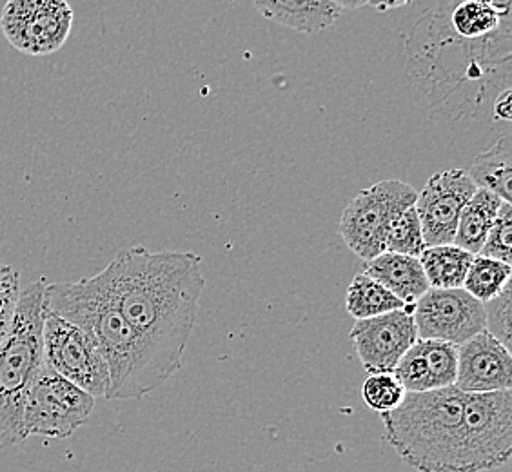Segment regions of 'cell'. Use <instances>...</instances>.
Returning <instances> with one entry per match:
<instances>
[{
  "label": "cell",
  "instance_id": "obj_1",
  "mask_svg": "<svg viewBox=\"0 0 512 472\" xmlns=\"http://www.w3.org/2000/svg\"><path fill=\"white\" fill-rule=\"evenodd\" d=\"M97 278L138 335L180 371L206 286L202 258L189 251L129 247Z\"/></svg>",
  "mask_w": 512,
  "mask_h": 472
},
{
  "label": "cell",
  "instance_id": "obj_2",
  "mask_svg": "<svg viewBox=\"0 0 512 472\" xmlns=\"http://www.w3.org/2000/svg\"><path fill=\"white\" fill-rule=\"evenodd\" d=\"M405 53L414 89L454 120L474 117L491 91L511 88L512 51L456 39L431 10L416 20Z\"/></svg>",
  "mask_w": 512,
  "mask_h": 472
},
{
  "label": "cell",
  "instance_id": "obj_3",
  "mask_svg": "<svg viewBox=\"0 0 512 472\" xmlns=\"http://www.w3.org/2000/svg\"><path fill=\"white\" fill-rule=\"evenodd\" d=\"M46 311L84 329L109 369L106 400H138L168 382L177 367L148 344L100 284L97 275L79 282L46 284Z\"/></svg>",
  "mask_w": 512,
  "mask_h": 472
},
{
  "label": "cell",
  "instance_id": "obj_4",
  "mask_svg": "<svg viewBox=\"0 0 512 472\" xmlns=\"http://www.w3.org/2000/svg\"><path fill=\"white\" fill-rule=\"evenodd\" d=\"M465 393L447 387L407 393L391 413L380 414L385 442L418 472H458Z\"/></svg>",
  "mask_w": 512,
  "mask_h": 472
},
{
  "label": "cell",
  "instance_id": "obj_5",
  "mask_svg": "<svg viewBox=\"0 0 512 472\" xmlns=\"http://www.w3.org/2000/svg\"><path fill=\"white\" fill-rule=\"evenodd\" d=\"M46 280L20 289L10 331L0 344V449L26 440L24 405L42 365Z\"/></svg>",
  "mask_w": 512,
  "mask_h": 472
},
{
  "label": "cell",
  "instance_id": "obj_6",
  "mask_svg": "<svg viewBox=\"0 0 512 472\" xmlns=\"http://www.w3.org/2000/svg\"><path fill=\"white\" fill-rule=\"evenodd\" d=\"M512 454V393H465L458 472L500 469Z\"/></svg>",
  "mask_w": 512,
  "mask_h": 472
},
{
  "label": "cell",
  "instance_id": "obj_7",
  "mask_svg": "<svg viewBox=\"0 0 512 472\" xmlns=\"http://www.w3.org/2000/svg\"><path fill=\"white\" fill-rule=\"evenodd\" d=\"M418 191L402 180H384L365 187L347 204L340 218V235L358 258L371 260L384 253L385 236L409 207Z\"/></svg>",
  "mask_w": 512,
  "mask_h": 472
},
{
  "label": "cell",
  "instance_id": "obj_8",
  "mask_svg": "<svg viewBox=\"0 0 512 472\" xmlns=\"http://www.w3.org/2000/svg\"><path fill=\"white\" fill-rule=\"evenodd\" d=\"M42 362L93 398H106L109 369L99 347L79 325L50 311L42 325Z\"/></svg>",
  "mask_w": 512,
  "mask_h": 472
},
{
  "label": "cell",
  "instance_id": "obj_9",
  "mask_svg": "<svg viewBox=\"0 0 512 472\" xmlns=\"http://www.w3.org/2000/svg\"><path fill=\"white\" fill-rule=\"evenodd\" d=\"M91 394L42 362L24 405V434L64 440L88 422L95 409Z\"/></svg>",
  "mask_w": 512,
  "mask_h": 472
},
{
  "label": "cell",
  "instance_id": "obj_10",
  "mask_svg": "<svg viewBox=\"0 0 512 472\" xmlns=\"http://www.w3.org/2000/svg\"><path fill=\"white\" fill-rule=\"evenodd\" d=\"M73 28L68 0H8L0 15V30L15 50L30 57L59 51Z\"/></svg>",
  "mask_w": 512,
  "mask_h": 472
},
{
  "label": "cell",
  "instance_id": "obj_11",
  "mask_svg": "<svg viewBox=\"0 0 512 472\" xmlns=\"http://www.w3.org/2000/svg\"><path fill=\"white\" fill-rule=\"evenodd\" d=\"M418 338L462 345L485 329V304L465 289H429L411 307Z\"/></svg>",
  "mask_w": 512,
  "mask_h": 472
},
{
  "label": "cell",
  "instance_id": "obj_12",
  "mask_svg": "<svg viewBox=\"0 0 512 472\" xmlns=\"http://www.w3.org/2000/svg\"><path fill=\"white\" fill-rule=\"evenodd\" d=\"M476 189L473 178L460 168L445 169L427 180L414 202L427 247L453 244L460 213Z\"/></svg>",
  "mask_w": 512,
  "mask_h": 472
},
{
  "label": "cell",
  "instance_id": "obj_13",
  "mask_svg": "<svg viewBox=\"0 0 512 472\" xmlns=\"http://www.w3.org/2000/svg\"><path fill=\"white\" fill-rule=\"evenodd\" d=\"M349 338L355 342L356 354L367 373H393L402 356L418 340L411 307L356 320Z\"/></svg>",
  "mask_w": 512,
  "mask_h": 472
},
{
  "label": "cell",
  "instance_id": "obj_14",
  "mask_svg": "<svg viewBox=\"0 0 512 472\" xmlns=\"http://www.w3.org/2000/svg\"><path fill=\"white\" fill-rule=\"evenodd\" d=\"M512 385L511 351L491 333H482L458 345L454 387L462 393H496Z\"/></svg>",
  "mask_w": 512,
  "mask_h": 472
},
{
  "label": "cell",
  "instance_id": "obj_15",
  "mask_svg": "<svg viewBox=\"0 0 512 472\" xmlns=\"http://www.w3.org/2000/svg\"><path fill=\"white\" fill-rule=\"evenodd\" d=\"M458 367V345L418 338L394 367V376L407 393H429L453 387Z\"/></svg>",
  "mask_w": 512,
  "mask_h": 472
},
{
  "label": "cell",
  "instance_id": "obj_16",
  "mask_svg": "<svg viewBox=\"0 0 512 472\" xmlns=\"http://www.w3.org/2000/svg\"><path fill=\"white\" fill-rule=\"evenodd\" d=\"M362 273L391 291L407 307H413L431 289L424 267L416 256L382 253L365 260Z\"/></svg>",
  "mask_w": 512,
  "mask_h": 472
},
{
  "label": "cell",
  "instance_id": "obj_17",
  "mask_svg": "<svg viewBox=\"0 0 512 472\" xmlns=\"http://www.w3.org/2000/svg\"><path fill=\"white\" fill-rule=\"evenodd\" d=\"M256 11L289 30L316 35L340 19V10L331 0H253Z\"/></svg>",
  "mask_w": 512,
  "mask_h": 472
},
{
  "label": "cell",
  "instance_id": "obj_18",
  "mask_svg": "<svg viewBox=\"0 0 512 472\" xmlns=\"http://www.w3.org/2000/svg\"><path fill=\"white\" fill-rule=\"evenodd\" d=\"M502 204V198L496 197L485 189H476V193L465 204L458 218L454 246L460 247L463 251H469L471 255H478L485 238L498 218Z\"/></svg>",
  "mask_w": 512,
  "mask_h": 472
},
{
  "label": "cell",
  "instance_id": "obj_19",
  "mask_svg": "<svg viewBox=\"0 0 512 472\" xmlns=\"http://www.w3.org/2000/svg\"><path fill=\"white\" fill-rule=\"evenodd\" d=\"M478 189L493 193L503 202L511 204L512 198V146L511 137L502 135L487 149L474 158L473 168L469 171Z\"/></svg>",
  "mask_w": 512,
  "mask_h": 472
},
{
  "label": "cell",
  "instance_id": "obj_20",
  "mask_svg": "<svg viewBox=\"0 0 512 472\" xmlns=\"http://www.w3.org/2000/svg\"><path fill=\"white\" fill-rule=\"evenodd\" d=\"M474 255L454 244L425 247L418 256L425 278L433 289H460L471 267Z\"/></svg>",
  "mask_w": 512,
  "mask_h": 472
},
{
  "label": "cell",
  "instance_id": "obj_21",
  "mask_svg": "<svg viewBox=\"0 0 512 472\" xmlns=\"http://www.w3.org/2000/svg\"><path fill=\"white\" fill-rule=\"evenodd\" d=\"M345 307H347V313L355 320H365V318H375L391 311H400L407 305L371 276L360 273L347 287Z\"/></svg>",
  "mask_w": 512,
  "mask_h": 472
},
{
  "label": "cell",
  "instance_id": "obj_22",
  "mask_svg": "<svg viewBox=\"0 0 512 472\" xmlns=\"http://www.w3.org/2000/svg\"><path fill=\"white\" fill-rule=\"evenodd\" d=\"M512 267L487 256L474 255L463 287L478 302L487 304L511 282Z\"/></svg>",
  "mask_w": 512,
  "mask_h": 472
},
{
  "label": "cell",
  "instance_id": "obj_23",
  "mask_svg": "<svg viewBox=\"0 0 512 472\" xmlns=\"http://www.w3.org/2000/svg\"><path fill=\"white\" fill-rule=\"evenodd\" d=\"M424 231L418 213L413 207H409L400 217L396 218L389 233L385 236L384 253H396V255L418 256L425 251Z\"/></svg>",
  "mask_w": 512,
  "mask_h": 472
},
{
  "label": "cell",
  "instance_id": "obj_24",
  "mask_svg": "<svg viewBox=\"0 0 512 472\" xmlns=\"http://www.w3.org/2000/svg\"><path fill=\"white\" fill-rule=\"evenodd\" d=\"M405 391L402 382L394 373L369 374L362 384V398L369 409L378 414L391 413L404 402Z\"/></svg>",
  "mask_w": 512,
  "mask_h": 472
},
{
  "label": "cell",
  "instance_id": "obj_25",
  "mask_svg": "<svg viewBox=\"0 0 512 472\" xmlns=\"http://www.w3.org/2000/svg\"><path fill=\"white\" fill-rule=\"evenodd\" d=\"M512 206L509 202H503L500 207L498 218L491 227L489 235L483 242L482 249H480V256H487L493 258L503 264L511 266L512 260Z\"/></svg>",
  "mask_w": 512,
  "mask_h": 472
},
{
  "label": "cell",
  "instance_id": "obj_26",
  "mask_svg": "<svg viewBox=\"0 0 512 472\" xmlns=\"http://www.w3.org/2000/svg\"><path fill=\"white\" fill-rule=\"evenodd\" d=\"M511 282L503 287L502 293L485 304V331L505 345L511 351V315H512Z\"/></svg>",
  "mask_w": 512,
  "mask_h": 472
},
{
  "label": "cell",
  "instance_id": "obj_27",
  "mask_svg": "<svg viewBox=\"0 0 512 472\" xmlns=\"http://www.w3.org/2000/svg\"><path fill=\"white\" fill-rule=\"evenodd\" d=\"M20 273L13 266L0 264V344L10 331L19 304Z\"/></svg>",
  "mask_w": 512,
  "mask_h": 472
},
{
  "label": "cell",
  "instance_id": "obj_28",
  "mask_svg": "<svg viewBox=\"0 0 512 472\" xmlns=\"http://www.w3.org/2000/svg\"><path fill=\"white\" fill-rule=\"evenodd\" d=\"M494 118L502 120V122H511L512 118V91L511 88L503 89L496 99L493 106Z\"/></svg>",
  "mask_w": 512,
  "mask_h": 472
},
{
  "label": "cell",
  "instance_id": "obj_29",
  "mask_svg": "<svg viewBox=\"0 0 512 472\" xmlns=\"http://www.w3.org/2000/svg\"><path fill=\"white\" fill-rule=\"evenodd\" d=\"M413 0H369V6H373L378 11H391L396 8H402L405 4H411Z\"/></svg>",
  "mask_w": 512,
  "mask_h": 472
},
{
  "label": "cell",
  "instance_id": "obj_30",
  "mask_svg": "<svg viewBox=\"0 0 512 472\" xmlns=\"http://www.w3.org/2000/svg\"><path fill=\"white\" fill-rule=\"evenodd\" d=\"M338 10H360L369 6V0H331Z\"/></svg>",
  "mask_w": 512,
  "mask_h": 472
},
{
  "label": "cell",
  "instance_id": "obj_31",
  "mask_svg": "<svg viewBox=\"0 0 512 472\" xmlns=\"http://www.w3.org/2000/svg\"><path fill=\"white\" fill-rule=\"evenodd\" d=\"M440 2H447V4H453V2H460V0H440ZM483 2L491 4L493 8H496V10L498 11H502V13H507V15H511L512 0H483Z\"/></svg>",
  "mask_w": 512,
  "mask_h": 472
}]
</instances>
